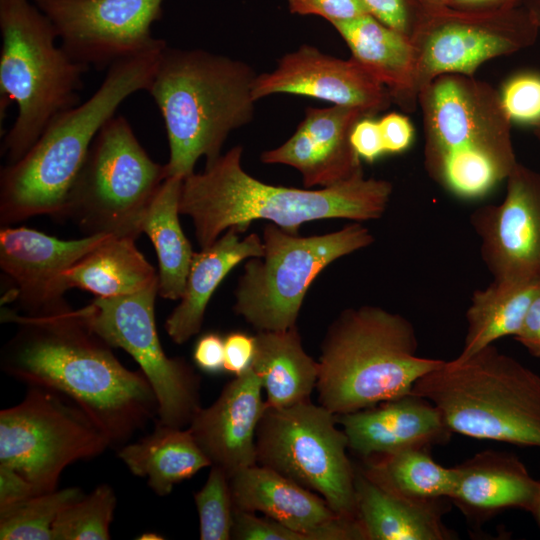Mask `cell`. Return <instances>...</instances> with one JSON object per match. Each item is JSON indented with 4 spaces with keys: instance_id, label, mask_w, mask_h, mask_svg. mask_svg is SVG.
<instances>
[{
    "instance_id": "obj_1",
    "label": "cell",
    "mask_w": 540,
    "mask_h": 540,
    "mask_svg": "<svg viewBox=\"0 0 540 540\" xmlns=\"http://www.w3.org/2000/svg\"><path fill=\"white\" fill-rule=\"evenodd\" d=\"M1 320L17 324L1 350L3 372L72 400L102 430L111 448L127 444L157 419V398L143 372L126 368L76 310L36 317L3 309Z\"/></svg>"
},
{
    "instance_id": "obj_2",
    "label": "cell",
    "mask_w": 540,
    "mask_h": 540,
    "mask_svg": "<svg viewBox=\"0 0 540 540\" xmlns=\"http://www.w3.org/2000/svg\"><path fill=\"white\" fill-rule=\"evenodd\" d=\"M242 153L240 145L234 146L206 164L202 172L183 179L179 211L191 218L201 248L231 227L243 233L260 219L294 234L302 224L314 220L378 219L393 192L391 182L366 178L364 173L320 189L266 184L242 168Z\"/></svg>"
},
{
    "instance_id": "obj_3",
    "label": "cell",
    "mask_w": 540,
    "mask_h": 540,
    "mask_svg": "<svg viewBox=\"0 0 540 540\" xmlns=\"http://www.w3.org/2000/svg\"><path fill=\"white\" fill-rule=\"evenodd\" d=\"M160 52L112 64L94 94L56 117L31 149L0 173V222L64 217L69 196L102 126L131 95L147 91Z\"/></svg>"
},
{
    "instance_id": "obj_4",
    "label": "cell",
    "mask_w": 540,
    "mask_h": 540,
    "mask_svg": "<svg viewBox=\"0 0 540 540\" xmlns=\"http://www.w3.org/2000/svg\"><path fill=\"white\" fill-rule=\"evenodd\" d=\"M424 168L461 199H479L506 181L518 163L512 122L485 81L464 74L434 78L419 94Z\"/></svg>"
},
{
    "instance_id": "obj_5",
    "label": "cell",
    "mask_w": 540,
    "mask_h": 540,
    "mask_svg": "<svg viewBox=\"0 0 540 540\" xmlns=\"http://www.w3.org/2000/svg\"><path fill=\"white\" fill-rule=\"evenodd\" d=\"M257 75L241 60L206 50H162L147 92L164 121L167 177L194 173L201 157L212 163L229 134L252 121Z\"/></svg>"
},
{
    "instance_id": "obj_6",
    "label": "cell",
    "mask_w": 540,
    "mask_h": 540,
    "mask_svg": "<svg viewBox=\"0 0 540 540\" xmlns=\"http://www.w3.org/2000/svg\"><path fill=\"white\" fill-rule=\"evenodd\" d=\"M413 324L378 306L343 310L321 344L316 384L319 403L335 415L411 393L444 360L417 354Z\"/></svg>"
},
{
    "instance_id": "obj_7",
    "label": "cell",
    "mask_w": 540,
    "mask_h": 540,
    "mask_svg": "<svg viewBox=\"0 0 540 540\" xmlns=\"http://www.w3.org/2000/svg\"><path fill=\"white\" fill-rule=\"evenodd\" d=\"M0 32L1 115L10 103L17 105L1 150L13 164L56 117L80 104L89 67L57 44L52 22L32 0H0Z\"/></svg>"
},
{
    "instance_id": "obj_8",
    "label": "cell",
    "mask_w": 540,
    "mask_h": 540,
    "mask_svg": "<svg viewBox=\"0 0 540 540\" xmlns=\"http://www.w3.org/2000/svg\"><path fill=\"white\" fill-rule=\"evenodd\" d=\"M411 392L430 401L452 433L540 448V375L494 344L443 361Z\"/></svg>"
},
{
    "instance_id": "obj_9",
    "label": "cell",
    "mask_w": 540,
    "mask_h": 540,
    "mask_svg": "<svg viewBox=\"0 0 540 540\" xmlns=\"http://www.w3.org/2000/svg\"><path fill=\"white\" fill-rule=\"evenodd\" d=\"M262 256L245 260L234 292V312L257 331L296 325L314 279L335 260L374 242L370 230L355 222L322 235L299 236L273 223L264 226Z\"/></svg>"
},
{
    "instance_id": "obj_10",
    "label": "cell",
    "mask_w": 540,
    "mask_h": 540,
    "mask_svg": "<svg viewBox=\"0 0 540 540\" xmlns=\"http://www.w3.org/2000/svg\"><path fill=\"white\" fill-rule=\"evenodd\" d=\"M167 178L128 120L115 115L96 135L69 196L64 217L88 233L136 239L151 201Z\"/></svg>"
},
{
    "instance_id": "obj_11",
    "label": "cell",
    "mask_w": 540,
    "mask_h": 540,
    "mask_svg": "<svg viewBox=\"0 0 540 540\" xmlns=\"http://www.w3.org/2000/svg\"><path fill=\"white\" fill-rule=\"evenodd\" d=\"M337 424L335 414L310 400L267 406L256 432L257 463L317 493L338 515L357 520L356 468Z\"/></svg>"
},
{
    "instance_id": "obj_12",
    "label": "cell",
    "mask_w": 540,
    "mask_h": 540,
    "mask_svg": "<svg viewBox=\"0 0 540 540\" xmlns=\"http://www.w3.org/2000/svg\"><path fill=\"white\" fill-rule=\"evenodd\" d=\"M111 448L102 430L72 400L28 386L23 400L0 411V465L29 481L37 495L58 489L64 469Z\"/></svg>"
},
{
    "instance_id": "obj_13",
    "label": "cell",
    "mask_w": 540,
    "mask_h": 540,
    "mask_svg": "<svg viewBox=\"0 0 540 540\" xmlns=\"http://www.w3.org/2000/svg\"><path fill=\"white\" fill-rule=\"evenodd\" d=\"M157 295L158 283L129 295L96 297L76 313L107 344L138 363L157 398V420L185 428L202 408L201 378L184 358L169 357L162 348L155 323Z\"/></svg>"
},
{
    "instance_id": "obj_14",
    "label": "cell",
    "mask_w": 540,
    "mask_h": 540,
    "mask_svg": "<svg viewBox=\"0 0 540 540\" xmlns=\"http://www.w3.org/2000/svg\"><path fill=\"white\" fill-rule=\"evenodd\" d=\"M538 26L527 7L467 11L450 6L420 11L410 36L420 91L443 74L474 76L486 61L532 46Z\"/></svg>"
},
{
    "instance_id": "obj_15",
    "label": "cell",
    "mask_w": 540,
    "mask_h": 540,
    "mask_svg": "<svg viewBox=\"0 0 540 540\" xmlns=\"http://www.w3.org/2000/svg\"><path fill=\"white\" fill-rule=\"evenodd\" d=\"M52 22L61 46L77 62L97 70L167 43L152 34L164 0H32Z\"/></svg>"
},
{
    "instance_id": "obj_16",
    "label": "cell",
    "mask_w": 540,
    "mask_h": 540,
    "mask_svg": "<svg viewBox=\"0 0 540 540\" xmlns=\"http://www.w3.org/2000/svg\"><path fill=\"white\" fill-rule=\"evenodd\" d=\"M505 182L501 203L471 214L481 258L493 280L540 285V172L518 161Z\"/></svg>"
},
{
    "instance_id": "obj_17",
    "label": "cell",
    "mask_w": 540,
    "mask_h": 540,
    "mask_svg": "<svg viewBox=\"0 0 540 540\" xmlns=\"http://www.w3.org/2000/svg\"><path fill=\"white\" fill-rule=\"evenodd\" d=\"M109 234L61 240L28 227L0 231V267L12 283L4 301H17L27 316H50L71 309L64 273Z\"/></svg>"
},
{
    "instance_id": "obj_18",
    "label": "cell",
    "mask_w": 540,
    "mask_h": 540,
    "mask_svg": "<svg viewBox=\"0 0 540 540\" xmlns=\"http://www.w3.org/2000/svg\"><path fill=\"white\" fill-rule=\"evenodd\" d=\"M252 93L256 101L279 93L307 96L371 117L392 104L386 88L353 57L336 58L308 44L283 55L273 71L257 75Z\"/></svg>"
},
{
    "instance_id": "obj_19",
    "label": "cell",
    "mask_w": 540,
    "mask_h": 540,
    "mask_svg": "<svg viewBox=\"0 0 540 540\" xmlns=\"http://www.w3.org/2000/svg\"><path fill=\"white\" fill-rule=\"evenodd\" d=\"M234 509L261 512L307 540H364L357 520L335 513L317 493L256 464L229 478Z\"/></svg>"
},
{
    "instance_id": "obj_20",
    "label": "cell",
    "mask_w": 540,
    "mask_h": 540,
    "mask_svg": "<svg viewBox=\"0 0 540 540\" xmlns=\"http://www.w3.org/2000/svg\"><path fill=\"white\" fill-rule=\"evenodd\" d=\"M368 116L355 107H308L294 134L260 155L265 164L295 168L305 188L330 187L363 173L350 136L356 122Z\"/></svg>"
},
{
    "instance_id": "obj_21",
    "label": "cell",
    "mask_w": 540,
    "mask_h": 540,
    "mask_svg": "<svg viewBox=\"0 0 540 540\" xmlns=\"http://www.w3.org/2000/svg\"><path fill=\"white\" fill-rule=\"evenodd\" d=\"M262 390L259 378L249 368L228 382L188 426L211 465L223 469L229 478L258 464L256 432L267 407Z\"/></svg>"
},
{
    "instance_id": "obj_22",
    "label": "cell",
    "mask_w": 540,
    "mask_h": 540,
    "mask_svg": "<svg viewBox=\"0 0 540 540\" xmlns=\"http://www.w3.org/2000/svg\"><path fill=\"white\" fill-rule=\"evenodd\" d=\"M348 447L363 460L446 443L452 432L427 399L412 392L359 411L336 415Z\"/></svg>"
},
{
    "instance_id": "obj_23",
    "label": "cell",
    "mask_w": 540,
    "mask_h": 540,
    "mask_svg": "<svg viewBox=\"0 0 540 540\" xmlns=\"http://www.w3.org/2000/svg\"><path fill=\"white\" fill-rule=\"evenodd\" d=\"M454 470L450 501L476 523L508 508L529 512L540 488L519 458L506 452L477 453Z\"/></svg>"
},
{
    "instance_id": "obj_24",
    "label": "cell",
    "mask_w": 540,
    "mask_h": 540,
    "mask_svg": "<svg viewBox=\"0 0 540 540\" xmlns=\"http://www.w3.org/2000/svg\"><path fill=\"white\" fill-rule=\"evenodd\" d=\"M331 25L352 57L386 88L392 103L406 112L419 107L417 55L410 37L371 14Z\"/></svg>"
},
{
    "instance_id": "obj_25",
    "label": "cell",
    "mask_w": 540,
    "mask_h": 540,
    "mask_svg": "<svg viewBox=\"0 0 540 540\" xmlns=\"http://www.w3.org/2000/svg\"><path fill=\"white\" fill-rule=\"evenodd\" d=\"M447 500H417L395 494L356 468V518L364 540L453 539L454 534L442 522Z\"/></svg>"
},
{
    "instance_id": "obj_26",
    "label": "cell",
    "mask_w": 540,
    "mask_h": 540,
    "mask_svg": "<svg viewBox=\"0 0 540 540\" xmlns=\"http://www.w3.org/2000/svg\"><path fill=\"white\" fill-rule=\"evenodd\" d=\"M241 233L231 227L211 245L194 252L184 294L165 322L176 344L200 332L209 300L226 275L242 261L263 255L262 238L256 233L241 237Z\"/></svg>"
},
{
    "instance_id": "obj_27",
    "label": "cell",
    "mask_w": 540,
    "mask_h": 540,
    "mask_svg": "<svg viewBox=\"0 0 540 540\" xmlns=\"http://www.w3.org/2000/svg\"><path fill=\"white\" fill-rule=\"evenodd\" d=\"M117 456L133 475L146 478L151 490L161 497L211 466L188 427L168 426L157 419L150 434L121 446Z\"/></svg>"
},
{
    "instance_id": "obj_28",
    "label": "cell",
    "mask_w": 540,
    "mask_h": 540,
    "mask_svg": "<svg viewBox=\"0 0 540 540\" xmlns=\"http://www.w3.org/2000/svg\"><path fill=\"white\" fill-rule=\"evenodd\" d=\"M251 368L266 393L269 407L285 408L310 400L319 375V363L308 355L295 326L257 331Z\"/></svg>"
},
{
    "instance_id": "obj_29",
    "label": "cell",
    "mask_w": 540,
    "mask_h": 540,
    "mask_svg": "<svg viewBox=\"0 0 540 540\" xmlns=\"http://www.w3.org/2000/svg\"><path fill=\"white\" fill-rule=\"evenodd\" d=\"M68 289L79 288L96 297H117L158 283L154 267L130 237L110 236L64 273Z\"/></svg>"
},
{
    "instance_id": "obj_30",
    "label": "cell",
    "mask_w": 540,
    "mask_h": 540,
    "mask_svg": "<svg viewBox=\"0 0 540 540\" xmlns=\"http://www.w3.org/2000/svg\"><path fill=\"white\" fill-rule=\"evenodd\" d=\"M184 178L170 176L160 186L140 224L151 240L159 263L158 295L180 300L194 255L179 221V200Z\"/></svg>"
},
{
    "instance_id": "obj_31",
    "label": "cell",
    "mask_w": 540,
    "mask_h": 540,
    "mask_svg": "<svg viewBox=\"0 0 540 540\" xmlns=\"http://www.w3.org/2000/svg\"><path fill=\"white\" fill-rule=\"evenodd\" d=\"M538 284L493 280L476 290L466 312L467 332L457 359H466L519 329Z\"/></svg>"
},
{
    "instance_id": "obj_32",
    "label": "cell",
    "mask_w": 540,
    "mask_h": 540,
    "mask_svg": "<svg viewBox=\"0 0 540 540\" xmlns=\"http://www.w3.org/2000/svg\"><path fill=\"white\" fill-rule=\"evenodd\" d=\"M363 461V467L359 469L369 479L407 498L450 499L454 490V467L446 468L435 462L429 449H404Z\"/></svg>"
},
{
    "instance_id": "obj_33",
    "label": "cell",
    "mask_w": 540,
    "mask_h": 540,
    "mask_svg": "<svg viewBox=\"0 0 540 540\" xmlns=\"http://www.w3.org/2000/svg\"><path fill=\"white\" fill-rule=\"evenodd\" d=\"M84 494L79 487L56 489L0 511V539L53 540V524L60 511Z\"/></svg>"
},
{
    "instance_id": "obj_34",
    "label": "cell",
    "mask_w": 540,
    "mask_h": 540,
    "mask_svg": "<svg viewBox=\"0 0 540 540\" xmlns=\"http://www.w3.org/2000/svg\"><path fill=\"white\" fill-rule=\"evenodd\" d=\"M117 497L108 484L68 504L53 524V540H108Z\"/></svg>"
},
{
    "instance_id": "obj_35",
    "label": "cell",
    "mask_w": 540,
    "mask_h": 540,
    "mask_svg": "<svg viewBox=\"0 0 540 540\" xmlns=\"http://www.w3.org/2000/svg\"><path fill=\"white\" fill-rule=\"evenodd\" d=\"M206 483L194 494L199 517L201 540L232 539L234 505L229 477L218 466L211 465Z\"/></svg>"
},
{
    "instance_id": "obj_36",
    "label": "cell",
    "mask_w": 540,
    "mask_h": 540,
    "mask_svg": "<svg viewBox=\"0 0 540 540\" xmlns=\"http://www.w3.org/2000/svg\"><path fill=\"white\" fill-rule=\"evenodd\" d=\"M501 104L512 123L531 128L540 123V73L525 70L510 76L499 91Z\"/></svg>"
},
{
    "instance_id": "obj_37",
    "label": "cell",
    "mask_w": 540,
    "mask_h": 540,
    "mask_svg": "<svg viewBox=\"0 0 540 540\" xmlns=\"http://www.w3.org/2000/svg\"><path fill=\"white\" fill-rule=\"evenodd\" d=\"M232 539L235 540H307L288 526L264 515L234 509Z\"/></svg>"
},
{
    "instance_id": "obj_38",
    "label": "cell",
    "mask_w": 540,
    "mask_h": 540,
    "mask_svg": "<svg viewBox=\"0 0 540 540\" xmlns=\"http://www.w3.org/2000/svg\"><path fill=\"white\" fill-rule=\"evenodd\" d=\"M290 13L319 16L331 24L370 14L363 0H286Z\"/></svg>"
},
{
    "instance_id": "obj_39",
    "label": "cell",
    "mask_w": 540,
    "mask_h": 540,
    "mask_svg": "<svg viewBox=\"0 0 540 540\" xmlns=\"http://www.w3.org/2000/svg\"><path fill=\"white\" fill-rule=\"evenodd\" d=\"M371 15L410 37L420 9L411 0H363Z\"/></svg>"
},
{
    "instance_id": "obj_40",
    "label": "cell",
    "mask_w": 540,
    "mask_h": 540,
    "mask_svg": "<svg viewBox=\"0 0 540 540\" xmlns=\"http://www.w3.org/2000/svg\"><path fill=\"white\" fill-rule=\"evenodd\" d=\"M350 140L359 158L368 163L386 154L379 122L371 116L362 117L356 122Z\"/></svg>"
},
{
    "instance_id": "obj_41",
    "label": "cell",
    "mask_w": 540,
    "mask_h": 540,
    "mask_svg": "<svg viewBox=\"0 0 540 540\" xmlns=\"http://www.w3.org/2000/svg\"><path fill=\"white\" fill-rule=\"evenodd\" d=\"M255 336L236 331L224 338V371L238 376L251 368Z\"/></svg>"
},
{
    "instance_id": "obj_42",
    "label": "cell",
    "mask_w": 540,
    "mask_h": 540,
    "mask_svg": "<svg viewBox=\"0 0 540 540\" xmlns=\"http://www.w3.org/2000/svg\"><path fill=\"white\" fill-rule=\"evenodd\" d=\"M378 122L386 153L397 154L410 147L414 137V129L407 116L390 112Z\"/></svg>"
},
{
    "instance_id": "obj_43",
    "label": "cell",
    "mask_w": 540,
    "mask_h": 540,
    "mask_svg": "<svg viewBox=\"0 0 540 540\" xmlns=\"http://www.w3.org/2000/svg\"><path fill=\"white\" fill-rule=\"evenodd\" d=\"M193 360L208 374L224 371V338L214 332L202 335L194 346Z\"/></svg>"
},
{
    "instance_id": "obj_44",
    "label": "cell",
    "mask_w": 540,
    "mask_h": 540,
    "mask_svg": "<svg viewBox=\"0 0 540 540\" xmlns=\"http://www.w3.org/2000/svg\"><path fill=\"white\" fill-rule=\"evenodd\" d=\"M37 495L32 484L17 471L0 465V511Z\"/></svg>"
},
{
    "instance_id": "obj_45",
    "label": "cell",
    "mask_w": 540,
    "mask_h": 540,
    "mask_svg": "<svg viewBox=\"0 0 540 540\" xmlns=\"http://www.w3.org/2000/svg\"><path fill=\"white\" fill-rule=\"evenodd\" d=\"M513 337L531 355L540 358V289L530 303L523 321Z\"/></svg>"
},
{
    "instance_id": "obj_46",
    "label": "cell",
    "mask_w": 540,
    "mask_h": 540,
    "mask_svg": "<svg viewBox=\"0 0 540 540\" xmlns=\"http://www.w3.org/2000/svg\"><path fill=\"white\" fill-rule=\"evenodd\" d=\"M523 0H451L450 7L467 11H494L517 7Z\"/></svg>"
},
{
    "instance_id": "obj_47",
    "label": "cell",
    "mask_w": 540,
    "mask_h": 540,
    "mask_svg": "<svg viewBox=\"0 0 540 540\" xmlns=\"http://www.w3.org/2000/svg\"><path fill=\"white\" fill-rule=\"evenodd\" d=\"M420 11L450 6L451 0H411Z\"/></svg>"
},
{
    "instance_id": "obj_48",
    "label": "cell",
    "mask_w": 540,
    "mask_h": 540,
    "mask_svg": "<svg viewBox=\"0 0 540 540\" xmlns=\"http://www.w3.org/2000/svg\"><path fill=\"white\" fill-rule=\"evenodd\" d=\"M523 3L532 14L540 32V0H523Z\"/></svg>"
},
{
    "instance_id": "obj_49",
    "label": "cell",
    "mask_w": 540,
    "mask_h": 540,
    "mask_svg": "<svg viewBox=\"0 0 540 540\" xmlns=\"http://www.w3.org/2000/svg\"><path fill=\"white\" fill-rule=\"evenodd\" d=\"M529 512L534 516L540 527V488Z\"/></svg>"
},
{
    "instance_id": "obj_50",
    "label": "cell",
    "mask_w": 540,
    "mask_h": 540,
    "mask_svg": "<svg viewBox=\"0 0 540 540\" xmlns=\"http://www.w3.org/2000/svg\"><path fill=\"white\" fill-rule=\"evenodd\" d=\"M533 134L540 145V123L532 128Z\"/></svg>"
}]
</instances>
